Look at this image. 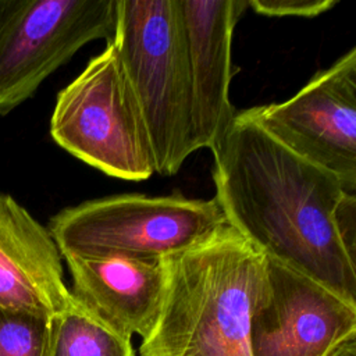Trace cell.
Wrapping results in <instances>:
<instances>
[{
    "label": "cell",
    "mask_w": 356,
    "mask_h": 356,
    "mask_svg": "<svg viewBox=\"0 0 356 356\" xmlns=\"http://www.w3.org/2000/svg\"><path fill=\"white\" fill-rule=\"evenodd\" d=\"M211 152L227 225L267 259L356 306V254L338 229L346 195L339 179L271 136L253 108L235 113Z\"/></svg>",
    "instance_id": "6da1fadb"
},
{
    "label": "cell",
    "mask_w": 356,
    "mask_h": 356,
    "mask_svg": "<svg viewBox=\"0 0 356 356\" xmlns=\"http://www.w3.org/2000/svg\"><path fill=\"white\" fill-rule=\"evenodd\" d=\"M164 267L161 307L139 355L250 356V320L266 280V256L224 225L164 259Z\"/></svg>",
    "instance_id": "7a4b0ae2"
},
{
    "label": "cell",
    "mask_w": 356,
    "mask_h": 356,
    "mask_svg": "<svg viewBox=\"0 0 356 356\" xmlns=\"http://www.w3.org/2000/svg\"><path fill=\"white\" fill-rule=\"evenodd\" d=\"M111 43L147 132L154 172L195 153L192 89L178 0H117Z\"/></svg>",
    "instance_id": "3957f363"
},
{
    "label": "cell",
    "mask_w": 356,
    "mask_h": 356,
    "mask_svg": "<svg viewBox=\"0 0 356 356\" xmlns=\"http://www.w3.org/2000/svg\"><path fill=\"white\" fill-rule=\"evenodd\" d=\"M227 225L216 199L124 193L67 207L50 218L61 257L167 259Z\"/></svg>",
    "instance_id": "277c9868"
},
{
    "label": "cell",
    "mask_w": 356,
    "mask_h": 356,
    "mask_svg": "<svg viewBox=\"0 0 356 356\" xmlns=\"http://www.w3.org/2000/svg\"><path fill=\"white\" fill-rule=\"evenodd\" d=\"M50 135L74 157L110 177L145 181L154 172L147 132L111 43L60 90Z\"/></svg>",
    "instance_id": "5b68a950"
},
{
    "label": "cell",
    "mask_w": 356,
    "mask_h": 356,
    "mask_svg": "<svg viewBox=\"0 0 356 356\" xmlns=\"http://www.w3.org/2000/svg\"><path fill=\"white\" fill-rule=\"evenodd\" d=\"M117 0H0V114L92 40L110 42Z\"/></svg>",
    "instance_id": "8992f818"
},
{
    "label": "cell",
    "mask_w": 356,
    "mask_h": 356,
    "mask_svg": "<svg viewBox=\"0 0 356 356\" xmlns=\"http://www.w3.org/2000/svg\"><path fill=\"white\" fill-rule=\"evenodd\" d=\"M252 108L271 136L356 195V47L292 97Z\"/></svg>",
    "instance_id": "52a82bcc"
},
{
    "label": "cell",
    "mask_w": 356,
    "mask_h": 356,
    "mask_svg": "<svg viewBox=\"0 0 356 356\" xmlns=\"http://www.w3.org/2000/svg\"><path fill=\"white\" fill-rule=\"evenodd\" d=\"M355 335V305L266 257V280L250 320V356H331Z\"/></svg>",
    "instance_id": "ba28073f"
},
{
    "label": "cell",
    "mask_w": 356,
    "mask_h": 356,
    "mask_svg": "<svg viewBox=\"0 0 356 356\" xmlns=\"http://www.w3.org/2000/svg\"><path fill=\"white\" fill-rule=\"evenodd\" d=\"M191 89L193 149L213 150L231 125L232 38L248 0H178Z\"/></svg>",
    "instance_id": "9c48e42d"
},
{
    "label": "cell",
    "mask_w": 356,
    "mask_h": 356,
    "mask_svg": "<svg viewBox=\"0 0 356 356\" xmlns=\"http://www.w3.org/2000/svg\"><path fill=\"white\" fill-rule=\"evenodd\" d=\"M72 278V299L118 334L145 338L164 295V259L118 256L64 257Z\"/></svg>",
    "instance_id": "30bf717a"
},
{
    "label": "cell",
    "mask_w": 356,
    "mask_h": 356,
    "mask_svg": "<svg viewBox=\"0 0 356 356\" xmlns=\"http://www.w3.org/2000/svg\"><path fill=\"white\" fill-rule=\"evenodd\" d=\"M72 300L49 229L0 193V307L51 318Z\"/></svg>",
    "instance_id": "8fae6325"
},
{
    "label": "cell",
    "mask_w": 356,
    "mask_h": 356,
    "mask_svg": "<svg viewBox=\"0 0 356 356\" xmlns=\"http://www.w3.org/2000/svg\"><path fill=\"white\" fill-rule=\"evenodd\" d=\"M47 356H135L131 338L85 312L75 300L50 318Z\"/></svg>",
    "instance_id": "7c38bea8"
},
{
    "label": "cell",
    "mask_w": 356,
    "mask_h": 356,
    "mask_svg": "<svg viewBox=\"0 0 356 356\" xmlns=\"http://www.w3.org/2000/svg\"><path fill=\"white\" fill-rule=\"evenodd\" d=\"M50 318L0 307V356H47Z\"/></svg>",
    "instance_id": "4fadbf2b"
},
{
    "label": "cell",
    "mask_w": 356,
    "mask_h": 356,
    "mask_svg": "<svg viewBox=\"0 0 356 356\" xmlns=\"http://www.w3.org/2000/svg\"><path fill=\"white\" fill-rule=\"evenodd\" d=\"M338 0H248V8L266 17L313 18L331 10Z\"/></svg>",
    "instance_id": "5bb4252c"
},
{
    "label": "cell",
    "mask_w": 356,
    "mask_h": 356,
    "mask_svg": "<svg viewBox=\"0 0 356 356\" xmlns=\"http://www.w3.org/2000/svg\"><path fill=\"white\" fill-rule=\"evenodd\" d=\"M331 356H356V335L342 342Z\"/></svg>",
    "instance_id": "9a60e30c"
}]
</instances>
